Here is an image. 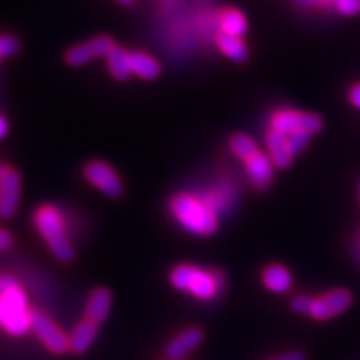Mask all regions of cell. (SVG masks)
<instances>
[{
    "label": "cell",
    "mask_w": 360,
    "mask_h": 360,
    "mask_svg": "<svg viewBox=\"0 0 360 360\" xmlns=\"http://www.w3.org/2000/svg\"><path fill=\"white\" fill-rule=\"evenodd\" d=\"M85 180L97 188L98 192L103 195L110 197V199H117V197L122 195L124 186L122 179L119 177V174L115 172L114 167H110L107 162L102 160H92L85 165L84 169Z\"/></svg>",
    "instance_id": "cell-6"
},
{
    "label": "cell",
    "mask_w": 360,
    "mask_h": 360,
    "mask_svg": "<svg viewBox=\"0 0 360 360\" xmlns=\"http://www.w3.org/2000/svg\"><path fill=\"white\" fill-rule=\"evenodd\" d=\"M217 27L220 34L244 39L247 30H249V20H247L245 13L242 11L229 7L219 12Z\"/></svg>",
    "instance_id": "cell-15"
},
{
    "label": "cell",
    "mask_w": 360,
    "mask_h": 360,
    "mask_svg": "<svg viewBox=\"0 0 360 360\" xmlns=\"http://www.w3.org/2000/svg\"><path fill=\"white\" fill-rule=\"evenodd\" d=\"M130 69L132 75L142 80H154L160 75V64L157 58L146 52H130Z\"/></svg>",
    "instance_id": "cell-18"
},
{
    "label": "cell",
    "mask_w": 360,
    "mask_h": 360,
    "mask_svg": "<svg viewBox=\"0 0 360 360\" xmlns=\"http://www.w3.org/2000/svg\"><path fill=\"white\" fill-rule=\"evenodd\" d=\"M0 327L12 337H20L32 328V310L27 309V297L20 285L0 297Z\"/></svg>",
    "instance_id": "cell-4"
},
{
    "label": "cell",
    "mask_w": 360,
    "mask_h": 360,
    "mask_svg": "<svg viewBox=\"0 0 360 360\" xmlns=\"http://www.w3.org/2000/svg\"><path fill=\"white\" fill-rule=\"evenodd\" d=\"M22 197L20 174L12 167H4L0 174V219L8 220L17 214Z\"/></svg>",
    "instance_id": "cell-10"
},
{
    "label": "cell",
    "mask_w": 360,
    "mask_h": 360,
    "mask_svg": "<svg viewBox=\"0 0 360 360\" xmlns=\"http://www.w3.org/2000/svg\"><path fill=\"white\" fill-rule=\"evenodd\" d=\"M323 129V119L315 112L299 109H278L270 115L269 130L282 135L305 134L314 137Z\"/></svg>",
    "instance_id": "cell-5"
},
{
    "label": "cell",
    "mask_w": 360,
    "mask_h": 360,
    "mask_svg": "<svg viewBox=\"0 0 360 360\" xmlns=\"http://www.w3.org/2000/svg\"><path fill=\"white\" fill-rule=\"evenodd\" d=\"M357 193H359V202H360V180H359V186H357Z\"/></svg>",
    "instance_id": "cell-34"
},
{
    "label": "cell",
    "mask_w": 360,
    "mask_h": 360,
    "mask_svg": "<svg viewBox=\"0 0 360 360\" xmlns=\"http://www.w3.org/2000/svg\"><path fill=\"white\" fill-rule=\"evenodd\" d=\"M169 281L174 289L186 292L199 300H212L224 289V276L219 270H209L191 264L177 265L170 272Z\"/></svg>",
    "instance_id": "cell-3"
},
{
    "label": "cell",
    "mask_w": 360,
    "mask_h": 360,
    "mask_svg": "<svg viewBox=\"0 0 360 360\" xmlns=\"http://www.w3.org/2000/svg\"><path fill=\"white\" fill-rule=\"evenodd\" d=\"M34 225L58 262L69 264L74 260V245L67 236L65 217L58 207L51 204L39 207L34 214Z\"/></svg>",
    "instance_id": "cell-2"
},
{
    "label": "cell",
    "mask_w": 360,
    "mask_h": 360,
    "mask_svg": "<svg viewBox=\"0 0 360 360\" xmlns=\"http://www.w3.org/2000/svg\"><path fill=\"white\" fill-rule=\"evenodd\" d=\"M310 305H312V297L299 294L295 295L294 299L290 300V307L294 312L297 314H302V315H309L310 312Z\"/></svg>",
    "instance_id": "cell-26"
},
{
    "label": "cell",
    "mask_w": 360,
    "mask_h": 360,
    "mask_svg": "<svg viewBox=\"0 0 360 360\" xmlns=\"http://www.w3.org/2000/svg\"><path fill=\"white\" fill-rule=\"evenodd\" d=\"M115 2H119L120 6H132L135 0H115Z\"/></svg>",
    "instance_id": "cell-33"
},
{
    "label": "cell",
    "mask_w": 360,
    "mask_h": 360,
    "mask_svg": "<svg viewBox=\"0 0 360 360\" xmlns=\"http://www.w3.org/2000/svg\"><path fill=\"white\" fill-rule=\"evenodd\" d=\"M242 164H244L247 180L255 191L264 192L272 187L274 179H276V165L272 164L267 152L257 148L254 154L242 160Z\"/></svg>",
    "instance_id": "cell-9"
},
{
    "label": "cell",
    "mask_w": 360,
    "mask_h": 360,
    "mask_svg": "<svg viewBox=\"0 0 360 360\" xmlns=\"http://www.w3.org/2000/svg\"><path fill=\"white\" fill-rule=\"evenodd\" d=\"M89 47L94 53V58H101L109 56V53L117 47L114 39L109 37V35H97V37L89 40Z\"/></svg>",
    "instance_id": "cell-22"
},
{
    "label": "cell",
    "mask_w": 360,
    "mask_h": 360,
    "mask_svg": "<svg viewBox=\"0 0 360 360\" xmlns=\"http://www.w3.org/2000/svg\"><path fill=\"white\" fill-rule=\"evenodd\" d=\"M92 58H94V53L90 51L87 42L74 45V47H70L65 53V62L72 67H82L85 64H89Z\"/></svg>",
    "instance_id": "cell-21"
},
{
    "label": "cell",
    "mask_w": 360,
    "mask_h": 360,
    "mask_svg": "<svg viewBox=\"0 0 360 360\" xmlns=\"http://www.w3.org/2000/svg\"><path fill=\"white\" fill-rule=\"evenodd\" d=\"M7 134H8V122H7L6 117L0 115V141H2V139H6Z\"/></svg>",
    "instance_id": "cell-32"
},
{
    "label": "cell",
    "mask_w": 360,
    "mask_h": 360,
    "mask_svg": "<svg viewBox=\"0 0 360 360\" xmlns=\"http://www.w3.org/2000/svg\"><path fill=\"white\" fill-rule=\"evenodd\" d=\"M15 285H19L15 277L12 276H0V297H2L6 292L13 289Z\"/></svg>",
    "instance_id": "cell-29"
},
{
    "label": "cell",
    "mask_w": 360,
    "mask_h": 360,
    "mask_svg": "<svg viewBox=\"0 0 360 360\" xmlns=\"http://www.w3.org/2000/svg\"><path fill=\"white\" fill-rule=\"evenodd\" d=\"M215 45H217V49L224 57L236 62V64H244V62L249 60V47H247L244 39L219 32L215 35Z\"/></svg>",
    "instance_id": "cell-17"
},
{
    "label": "cell",
    "mask_w": 360,
    "mask_h": 360,
    "mask_svg": "<svg viewBox=\"0 0 360 360\" xmlns=\"http://www.w3.org/2000/svg\"><path fill=\"white\" fill-rule=\"evenodd\" d=\"M295 7L300 11H309V8H319V7H327L334 4V0H294Z\"/></svg>",
    "instance_id": "cell-27"
},
{
    "label": "cell",
    "mask_w": 360,
    "mask_h": 360,
    "mask_svg": "<svg viewBox=\"0 0 360 360\" xmlns=\"http://www.w3.org/2000/svg\"><path fill=\"white\" fill-rule=\"evenodd\" d=\"M262 283L265 289L272 292V294L283 295L290 292L294 281H292V274L285 265L270 264L262 272Z\"/></svg>",
    "instance_id": "cell-14"
},
{
    "label": "cell",
    "mask_w": 360,
    "mask_h": 360,
    "mask_svg": "<svg viewBox=\"0 0 360 360\" xmlns=\"http://www.w3.org/2000/svg\"><path fill=\"white\" fill-rule=\"evenodd\" d=\"M32 330L49 352L62 355L69 350V335L42 312H32Z\"/></svg>",
    "instance_id": "cell-7"
},
{
    "label": "cell",
    "mask_w": 360,
    "mask_h": 360,
    "mask_svg": "<svg viewBox=\"0 0 360 360\" xmlns=\"http://www.w3.org/2000/svg\"><path fill=\"white\" fill-rule=\"evenodd\" d=\"M20 51V44L13 35L2 34L0 35V58L13 57Z\"/></svg>",
    "instance_id": "cell-24"
},
{
    "label": "cell",
    "mask_w": 360,
    "mask_h": 360,
    "mask_svg": "<svg viewBox=\"0 0 360 360\" xmlns=\"http://www.w3.org/2000/svg\"><path fill=\"white\" fill-rule=\"evenodd\" d=\"M270 360H305V355L302 352H297V350H294V352L282 354V355H278V357L270 359Z\"/></svg>",
    "instance_id": "cell-31"
},
{
    "label": "cell",
    "mask_w": 360,
    "mask_h": 360,
    "mask_svg": "<svg viewBox=\"0 0 360 360\" xmlns=\"http://www.w3.org/2000/svg\"><path fill=\"white\" fill-rule=\"evenodd\" d=\"M349 102L355 110H360V82L354 84L349 90Z\"/></svg>",
    "instance_id": "cell-30"
},
{
    "label": "cell",
    "mask_w": 360,
    "mask_h": 360,
    "mask_svg": "<svg viewBox=\"0 0 360 360\" xmlns=\"http://www.w3.org/2000/svg\"><path fill=\"white\" fill-rule=\"evenodd\" d=\"M352 305V294L347 289H334L312 299L309 317L314 321H330Z\"/></svg>",
    "instance_id": "cell-8"
},
{
    "label": "cell",
    "mask_w": 360,
    "mask_h": 360,
    "mask_svg": "<svg viewBox=\"0 0 360 360\" xmlns=\"http://www.w3.org/2000/svg\"><path fill=\"white\" fill-rule=\"evenodd\" d=\"M98 334V326L97 323L87 321H80L77 326L74 327V330L69 335V350L74 354H85L90 349V345L94 344Z\"/></svg>",
    "instance_id": "cell-16"
},
{
    "label": "cell",
    "mask_w": 360,
    "mask_h": 360,
    "mask_svg": "<svg viewBox=\"0 0 360 360\" xmlns=\"http://www.w3.org/2000/svg\"><path fill=\"white\" fill-rule=\"evenodd\" d=\"M13 245V237L12 233L7 231V229L0 227V252L11 250Z\"/></svg>",
    "instance_id": "cell-28"
},
{
    "label": "cell",
    "mask_w": 360,
    "mask_h": 360,
    "mask_svg": "<svg viewBox=\"0 0 360 360\" xmlns=\"http://www.w3.org/2000/svg\"><path fill=\"white\" fill-rule=\"evenodd\" d=\"M204 342V330L199 327H188L175 335L164 347V355L167 360H182L192 354Z\"/></svg>",
    "instance_id": "cell-11"
},
{
    "label": "cell",
    "mask_w": 360,
    "mask_h": 360,
    "mask_svg": "<svg viewBox=\"0 0 360 360\" xmlns=\"http://www.w3.org/2000/svg\"><path fill=\"white\" fill-rule=\"evenodd\" d=\"M332 8L342 17H355L360 13V0H334Z\"/></svg>",
    "instance_id": "cell-23"
},
{
    "label": "cell",
    "mask_w": 360,
    "mask_h": 360,
    "mask_svg": "<svg viewBox=\"0 0 360 360\" xmlns=\"http://www.w3.org/2000/svg\"><path fill=\"white\" fill-rule=\"evenodd\" d=\"M107 67H109L110 75L119 82L129 80L132 77V69H130V52L122 47H115L109 56H107Z\"/></svg>",
    "instance_id": "cell-19"
},
{
    "label": "cell",
    "mask_w": 360,
    "mask_h": 360,
    "mask_svg": "<svg viewBox=\"0 0 360 360\" xmlns=\"http://www.w3.org/2000/svg\"><path fill=\"white\" fill-rule=\"evenodd\" d=\"M229 148L233 154V157H237L238 160H245L247 157L254 154L257 148V142L254 139L249 137L247 134H233L231 139H229Z\"/></svg>",
    "instance_id": "cell-20"
},
{
    "label": "cell",
    "mask_w": 360,
    "mask_h": 360,
    "mask_svg": "<svg viewBox=\"0 0 360 360\" xmlns=\"http://www.w3.org/2000/svg\"><path fill=\"white\" fill-rule=\"evenodd\" d=\"M287 141H289V146L292 148V154L295 157L300 155L305 148L309 147L310 143V135H305V134H294V135H285Z\"/></svg>",
    "instance_id": "cell-25"
},
{
    "label": "cell",
    "mask_w": 360,
    "mask_h": 360,
    "mask_svg": "<svg viewBox=\"0 0 360 360\" xmlns=\"http://www.w3.org/2000/svg\"><path fill=\"white\" fill-rule=\"evenodd\" d=\"M265 147H267V155L276 165V169H289L295 159L285 135L274 132V130H267L265 134Z\"/></svg>",
    "instance_id": "cell-12"
},
{
    "label": "cell",
    "mask_w": 360,
    "mask_h": 360,
    "mask_svg": "<svg viewBox=\"0 0 360 360\" xmlns=\"http://www.w3.org/2000/svg\"><path fill=\"white\" fill-rule=\"evenodd\" d=\"M4 167H6V165H2V164H0V174H2V170H4Z\"/></svg>",
    "instance_id": "cell-35"
},
{
    "label": "cell",
    "mask_w": 360,
    "mask_h": 360,
    "mask_svg": "<svg viewBox=\"0 0 360 360\" xmlns=\"http://www.w3.org/2000/svg\"><path fill=\"white\" fill-rule=\"evenodd\" d=\"M112 309V294L109 289L98 287L90 294L87 304H85V319L101 326L107 321Z\"/></svg>",
    "instance_id": "cell-13"
},
{
    "label": "cell",
    "mask_w": 360,
    "mask_h": 360,
    "mask_svg": "<svg viewBox=\"0 0 360 360\" xmlns=\"http://www.w3.org/2000/svg\"><path fill=\"white\" fill-rule=\"evenodd\" d=\"M170 212L175 222L192 236L209 237L214 236L219 229L220 217L214 212L212 207L202 199L200 193L199 195L191 192L175 193L170 200Z\"/></svg>",
    "instance_id": "cell-1"
}]
</instances>
